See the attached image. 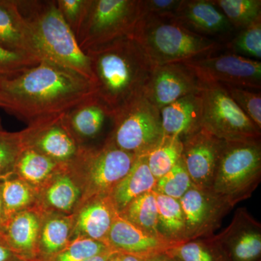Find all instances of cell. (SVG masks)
I'll return each mask as SVG.
<instances>
[{
  "mask_svg": "<svg viewBox=\"0 0 261 261\" xmlns=\"http://www.w3.org/2000/svg\"><path fill=\"white\" fill-rule=\"evenodd\" d=\"M201 35H217L231 32L227 18L209 0H182L173 18Z\"/></svg>",
  "mask_w": 261,
  "mask_h": 261,
  "instance_id": "20",
  "label": "cell"
},
{
  "mask_svg": "<svg viewBox=\"0 0 261 261\" xmlns=\"http://www.w3.org/2000/svg\"><path fill=\"white\" fill-rule=\"evenodd\" d=\"M258 261H261V260H258Z\"/></svg>",
  "mask_w": 261,
  "mask_h": 261,
  "instance_id": "49",
  "label": "cell"
},
{
  "mask_svg": "<svg viewBox=\"0 0 261 261\" xmlns=\"http://www.w3.org/2000/svg\"><path fill=\"white\" fill-rule=\"evenodd\" d=\"M224 86L239 108L261 130L260 90L237 86Z\"/></svg>",
  "mask_w": 261,
  "mask_h": 261,
  "instance_id": "37",
  "label": "cell"
},
{
  "mask_svg": "<svg viewBox=\"0 0 261 261\" xmlns=\"http://www.w3.org/2000/svg\"><path fill=\"white\" fill-rule=\"evenodd\" d=\"M132 37L153 67L210 56L221 47L214 39L194 32L171 18L144 16Z\"/></svg>",
  "mask_w": 261,
  "mask_h": 261,
  "instance_id": "4",
  "label": "cell"
},
{
  "mask_svg": "<svg viewBox=\"0 0 261 261\" xmlns=\"http://www.w3.org/2000/svg\"><path fill=\"white\" fill-rule=\"evenodd\" d=\"M145 261H179L176 257H173V255H170L167 251L162 252V253L157 254V255H153L147 257L145 259Z\"/></svg>",
  "mask_w": 261,
  "mask_h": 261,
  "instance_id": "42",
  "label": "cell"
},
{
  "mask_svg": "<svg viewBox=\"0 0 261 261\" xmlns=\"http://www.w3.org/2000/svg\"><path fill=\"white\" fill-rule=\"evenodd\" d=\"M71 226V221L68 218H49L40 231L38 254L41 255V258L36 261H44L61 251L69 243Z\"/></svg>",
  "mask_w": 261,
  "mask_h": 261,
  "instance_id": "27",
  "label": "cell"
},
{
  "mask_svg": "<svg viewBox=\"0 0 261 261\" xmlns=\"http://www.w3.org/2000/svg\"><path fill=\"white\" fill-rule=\"evenodd\" d=\"M119 252L120 261H145L146 258L130 255V254Z\"/></svg>",
  "mask_w": 261,
  "mask_h": 261,
  "instance_id": "44",
  "label": "cell"
},
{
  "mask_svg": "<svg viewBox=\"0 0 261 261\" xmlns=\"http://www.w3.org/2000/svg\"><path fill=\"white\" fill-rule=\"evenodd\" d=\"M167 252L179 261H231L214 235L178 244Z\"/></svg>",
  "mask_w": 261,
  "mask_h": 261,
  "instance_id": "29",
  "label": "cell"
},
{
  "mask_svg": "<svg viewBox=\"0 0 261 261\" xmlns=\"http://www.w3.org/2000/svg\"><path fill=\"white\" fill-rule=\"evenodd\" d=\"M118 215L147 232L163 238L159 229L157 202L154 190L136 198Z\"/></svg>",
  "mask_w": 261,
  "mask_h": 261,
  "instance_id": "28",
  "label": "cell"
},
{
  "mask_svg": "<svg viewBox=\"0 0 261 261\" xmlns=\"http://www.w3.org/2000/svg\"><path fill=\"white\" fill-rule=\"evenodd\" d=\"M155 197L161 236L176 245L185 243V219L179 200L157 192Z\"/></svg>",
  "mask_w": 261,
  "mask_h": 261,
  "instance_id": "26",
  "label": "cell"
},
{
  "mask_svg": "<svg viewBox=\"0 0 261 261\" xmlns=\"http://www.w3.org/2000/svg\"><path fill=\"white\" fill-rule=\"evenodd\" d=\"M65 166L35 149L24 147L15 163L13 173L31 187L39 186L47 183Z\"/></svg>",
  "mask_w": 261,
  "mask_h": 261,
  "instance_id": "25",
  "label": "cell"
},
{
  "mask_svg": "<svg viewBox=\"0 0 261 261\" xmlns=\"http://www.w3.org/2000/svg\"><path fill=\"white\" fill-rule=\"evenodd\" d=\"M185 219V242L214 235L232 209L211 189L192 186L179 200Z\"/></svg>",
  "mask_w": 261,
  "mask_h": 261,
  "instance_id": "12",
  "label": "cell"
},
{
  "mask_svg": "<svg viewBox=\"0 0 261 261\" xmlns=\"http://www.w3.org/2000/svg\"><path fill=\"white\" fill-rule=\"evenodd\" d=\"M96 94L113 114L140 95L153 65L133 37H126L86 51Z\"/></svg>",
  "mask_w": 261,
  "mask_h": 261,
  "instance_id": "2",
  "label": "cell"
},
{
  "mask_svg": "<svg viewBox=\"0 0 261 261\" xmlns=\"http://www.w3.org/2000/svg\"><path fill=\"white\" fill-rule=\"evenodd\" d=\"M112 252L113 251H111L107 252V253L102 254V255H98V256L92 257V258L86 261H108V257L111 255V252Z\"/></svg>",
  "mask_w": 261,
  "mask_h": 261,
  "instance_id": "45",
  "label": "cell"
},
{
  "mask_svg": "<svg viewBox=\"0 0 261 261\" xmlns=\"http://www.w3.org/2000/svg\"><path fill=\"white\" fill-rule=\"evenodd\" d=\"M163 136L161 111L142 94L115 113L107 138L122 150L141 157L147 155Z\"/></svg>",
  "mask_w": 261,
  "mask_h": 261,
  "instance_id": "8",
  "label": "cell"
},
{
  "mask_svg": "<svg viewBox=\"0 0 261 261\" xmlns=\"http://www.w3.org/2000/svg\"><path fill=\"white\" fill-rule=\"evenodd\" d=\"M17 261H29V260H17ZM31 261H34V260H31Z\"/></svg>",
  "mask_w": 261,
  "mask_h": 261,
  "instance_id": "48",
  "label": "cell"
},
{
  "mask_svg": "<svg viewBox=\"0 0 261 261\" xmlns=\"http://www.w3.org/2000/svg\"><path fill=\"white\" fill-rule=\"evenodd\" d=\"M40 231L38 215L25 210L8 220L3 235L10 247L24 260L37 256Z\"/></svg>",
  "mask_w": 261,
  "mask_h": 261,
  "instance_id": "22",
  "label": "cell"
},
{
  "mask_svg": "<svg viewBox=\"0 0 261 261\" xmlns=\"http://www.w3.org/2000/svg\"><path fill=\"white\" fill-rule=\"evenodd\" d=\"M260 181V139L226 142L211 190L233 208L250 198Z\"/></svg>",
  "mask_w": 261,
  "mask_h": 261,
  "instance_id": "5",
  "label": "cell"
},
{
  "mask_svg": "<svg viewBox=\"0 0 261 261\" xmlns=\"http://www.w3.org/2000/svg\"><path fill=\"white\" fill-rule=\"evenodd\" d=\"M193 186L182 159L156 182L154 191L179 200Z\"/></svg>",
  "mask_w": 261,
  "mask_h": 261,
  "instance_id": "34",
  "label": "cell"
},
{
  "mask_svg": "<svg viewBox=\"0 0 261 261\" xmlns=\"http://www.w3.org/2000/svg\"><path fill=\"white\" fill-rule=\"evenodd\" d=\"M45 61L61 65L94 82L88 56L63 18L56 0H17Z\"/></svg>",
  "mask_w": 261,
  "mask_h": 261,
  "instance_id": "3",
  "label": "cell"
},
{
  "mask_svg": "<svg viewBox=\"0 0 261 261\" xmlns=\"http://www.w3.org/2000/svg\"><path fill=\"white\" fill-rule=\"evenodd\" d=\"M136 159L108 138L102 145L81 149L69 168L75 177H82L84 202L109 195L130 171Z\"/></svg>",
  "mask_w": 261,
  "mask_h": 261,
  "instance_id": "7",
  "label": "cell"
},
{
  "mask_svg": "<svg viewBox=\"0 0 261 261\" xmlns=\"http://www.w3.org/2000/svg\"><path fill=\"white\" fill-rule=\"evenodd\" d=\"M23 260L10 247L5 240L3 233H0V261H17Z\"/></svg>",
  "mask_w": 261,
  "mask_h": 261,
  "instance_id": "41",
  "label": "cell"
},
{
  "mask_svg": "<svg viewBox=\"0 0 261 261\" xmlns=\"http://www.w3.org/2000/svg\"><path fill=\"white\" fill-rule=\"evenodd\" d=\"M232 28H246L261 18L260 0H213Z\"/></svg>",
  "mask_w": 261,
  "mask_h": 261,
  "instance_id": "32",
  "label": "cell"
},
{
  "mask_svg": "<svg viewBox=\"0 0 261 261\" xmlns=\"http://www.w3.org/2000/svg\"><path fill=\"white\" fill-rule=\"evenodd\" d=\"M183 141L176 137L163 136L148 154L146 155L147 163L156 180L159 179L181 159Z\"/></svg>",
  "mask_w": 261,
  "mask_h": 261,
  "instance_id": "31",
  "label": "cell"
},
{
  "mask_svg": "<svg viewBox=\"0 0 261 261\" xmlns=\"http://www.w3.org/2000/svg\"><path fill=\"white\" fill-rule=\"evenodd\" d=\"M106 244L113 251L143 258L166 252L176 245L165 238L155 236L135 226L118 214L113 220Z\"/></svg>",
  "mask_w": 261,
  "mask_h": 261,
  "instance_id": "17",
  "label": "cell"
},
{
  "mask_svg": "<svg viewBox=\"0 0 261 261\" xmlns=\"http://www.w3.org/2000/svg\"><path fill=\"white\" fill-rule=\"evenodd\" d=\"M63 115L44 117L29 123L20 132L23 147L35 149L60 164L73 163L82 148L65 124Z\"/></svg>",
  "mask_w": 261,
  "mask_h": 261,
  "instance_id": "11",
  "label": "cell"
},
{
  "mask_svg": "<svg viewBox=\"0 0 261 261\" xmlns=\"http://www.w3.org/2000/svg\"><path fill=\"white\" fill-rule=\"evenodd\" d=\"M183 64L202 85L221 84L261 89V63L233 53L207 56Z\"/></svg>",
  "mask_w": 261,
  "mask_h": 261,
  "instance_id": "10",
  "label": "cell"
},
{
  "mask_svg": "<svg viewBox=\"0 0 261 261\" xmlns=\"http://www.w3.org/2000/svg\"><path fill=\"white\" fill-rule=\"evenodd\" d=\"M0 45L8 50L45 61L17 0H0Z\"/></svg>",
  "mask_w": 261,
  "mask_h": 261,
  "instance_id": "18",
  "label": "cell"
},
{
  "mask_svg": "<svg viewBox=\"0 0 261 261\" xmlns=\"http://www.w3.org/2000/svg\"><path fill=\"white\" fill-rule=\"evenodd\" d=\"M202 88L203 85L183 63H169L153 67L142 94L161 110Z\"/></svg>",
  "mask_w": 261,
  "mask_h": 261,
  "instance_id": "14",
  "label": "cell"
},
{
  "mask_svg": "<svg viewBox=\"0 0 261 261\" xmlns=\"http://www.w3.org/2000/svg\"><path fill=\"white\" fill-rule=\"evenodd\" d=\"M143 0H89L76 39L84 53L133 36L145 16Z\"/></svg>",
  "mask_w": 261,
  "mask_h": 261,
  "instance_id": "6",
  "label": "cell"
},
{
  "mask_svg": "<svg viewBox=\"0 0 261 261\" xmlns=\"http://www.w3.org/2000/svg\"><path fill=\"white\" fill-rule=\"evenodd\" d=\"M56 3L65 23L76 38L87 15L89 0H56Z\"/></svg>",
  "mask_w": 261,
  "mask_h": 261,
  "instance_id": "39",
  "label": "cell"
},
{
  "mask_svg": "<svg viewBox=\"0 0 261 261\" xmlns=\"http://www.w3.org/2000/svg\"><path fill=\"white\" fill-rule=\"evenodd\" d=\"M225 145L202 128L183 140L181 159L194 186L211 189Z\"/></svg>",
  "mask_w": 261,
  "mask_h": 261,
  "instance_id": "13",
  "label": "cell"
},
{
  "mask_svg": "<svg viewBox=\"0 0 261 261\" xmlns=\"http://www.w3.org/2000/svg\"><path fill=\"white\" fill-rule=\"evenodd\" d=\"M182 0H143L145 16L173 18Z\"/></svg>",
  "mask_w": 261,
  "mask_h": 261,
  "instance_id": "40",
  "label": "cell"
},
{
  "mask_svg": "<svg viewBox=\"0 0 261 261\" xmlns=\"http://www.w3.org/2000/svg\"><path fill=\"white\" fill-rule=\"evenodd\" d=\"M113 251L106 243L86 238H75L59 252L44 261H86Z\"/></svg>",
  "mask_w": 261,
  "mask_h": 261,
  "instance_id": "33",
  "label": "cell"
},
{
  "mask_svg": "<svg viewBox=\"0 0 261 261\" xmlns=\"http://www.w3.org/2000/svg\"><path fill=\"white\" fill-rule=\"evenodd\" d=\"M0 194L8 221L15 214L24 211L34 200L32 187L14 173L0 179Z\"/></svg>",
  "mask_w": 261,
  "mask_h": 261,
  "instance_id": "30",
  "label": "cell"
},
{
  "mask_svg": "<svg viewBox=\"0 0 261 261\" xmlns=\"http://www.w3.org/2000/svg\"><path fill=\"white\" fill-rule=\"evenodd\" d=\"M82 190L73 178L69 164L65 165L46 183L44 203L50 208L63 213L71 212L82 200Z\"/></svg>",
  "mask_w": 261,
  "mask_h": 261,
  "instance_id": "24",
  "label": "cell"
},
{
  "mask_svg": "<svg viewBox=\"0 0 261 261\" xmlns=\"http://www.w3.org/2000/svg\"><path fill=\"white\" fill-rule=\"evenodd\" d=\"M117 214L109 195L86 201L77 215L73 233L77 238L92 239L106 244L108 232Z\"/></svg>",
  "mask_w": 261,
  "mask_h": 261,
  "instance_id": "21",
  "label": "cell"
},
{
  "mask_svg": "<svg viewBox=\"0 0 261 261\" xmlns=\"http://www.w3.org/2000/svg\"><path fill=\"white\" fill-rule=\"evenodd\" d=\"M23 147L20 132L0 130V179L14 173L15 163Z\"/></svg>",
  "mask_w": 261,
  "mask_h": 261,
  "instance_id": "36",
  "label": "cell"
},
{
  "mask_svg": "<svg viewBox=\"0 0 261 261\" xmlns=\"http://www.w3.org/2000/svg\"><path fill=\"white\" fill-rule=\"evenodd\" d=\"M96 92L92 80L48 61L0 77V108L29 123L67 112Z\"/></svg>",
  "mask_w": 261,
  "mask_h": 261,
  "instance_id": "1",
  "label": "cell"
},
{
  "mask_svg": "<svg viewBox=\"0 0 261 261\" xmlns=\"http://www.w3.org/2000/svg\"><path fill=\"white\" fill-rule=\"evenodd\" d=\"M201 92L185 96L160 110L163 135L183 141L202 128Z\"/></svg>",
  "mask_w": 261,
  "mask_h": 261,
  "instance_id": "19",
  "label": "cell"
},
{
  "mask_svg": "<svg viewBox=\"0 0 261 261\" xmlns=\"http://www.w3.org/2000/svg\"><path fill=\"white\" fill-rule=\"evenodd\" d=\"M202 128L225 141L260 139V130L239 108L221 84H205L202 89Z\"/></svg>",
  "mask_w": 261,
  "mask_h": 261,
  "instance_id": "9",
  "label": "cell"
},
{
  "mask_svg": "<svg viewBox=\"0 0 261 261\" xmlns=\"http://www.w3.org/2000/svg\"><path fill=\"white\" fill-rule=\"evenodd\" d=\"M7 221H8V220H7L6 216H5L3 202H2L1 194H0V233H3V231H4Z\"/></svg>",
  "mask_w": 261,
  "mask_h": 261,
  "instance_id": "43",
  "label": "cell"
},
{
  "mask_svg": "<svg viewBox=\"0 0 261 261\" xmlns=\"http://www.w3.org/2000/svg\"><path fill=\"white\" fill-rule=\"evenodd\" d=\"M0 130H3V126H2L1 118H0Z\"/></svg>",
  "mask_w": 261,
  "mask_h": 261,
  "instance_id": "47",
  "label": "cell"
},
{
  "mask_svg": "<svg viewBox=\"0 0 261 261\" xmlns=\"http://www.w3.org/2000/svg\"><path fill=\"white\" fill-rule=\"evenodd\" d=\"M231 261H258L261 224L245 207H240L229 225L214 235Z\"/></svg>",
  "mask_w": 261,
  "mask_h": 261,
  "instance_id": "15",
  "label": "cell"
},
{
  "mask_svg": "<svg viewBox=\"0 0 261 261\" xmlns=\"http://www.w3.org/2000/svg\"><path fill=\"white\" fill-rule=\"evenodd\" d=\"M157 180L151 173L146 156L137 157L130 171L109 195L115 209L120 214L140 196L153 191Z\"/></svg>",
  "mask_w": 261,
  "mask_h": 261,
  "instance_id": "23",
  "label": "cell"
},
{
  "mask_svg": "<svg viewBox=\"0 0 261 261\" xmlns=\"http://www.w3.org/2000/svg\"><path fill=\"white\" fill-rule=\"evenodd\" d=\"M39 62L33 57L8 50L0 45V77L15 76Z\"/></svg>",
  "mask_w": 261,
  "mask_h": 261,
  "instance_id": "38",
  "label": "cell"
},
{
  "mask_svg": "<svg viewBox=\"0 0 261 261\" xmlns=\"http://www.w3.org/2000/svg\"><path fill=\"white\" fill-rule=\"evenodd\" d=\"M231 53L258 61L261 58V18L257 19L227 44Z\"/></svg>",
  "mask_w": 261,
  "mask_h": 261,
  "instance_id": "35",
  "label": "cell"
},
{
  "mask_svg": "<svg viewBox=\"0 0 261 261\" xmlns=\"http://www.w3.org/2000/svg\"><path fill=\"white\" fill-rule=\"evenodd\" d=\"M65 124L81 148L92 147L106 129L113 123L114 114L97 94L86 98L64 113Z\"/></svg>",
  "mask_w": 261,
  "mask_h": 261,
  "instance_id": "16",
  "label": "cell"
},
{
  "mask_svg": "<svg viewBox=\"0 0 261 261\" xmlns=\"http://www.w3.org/2000/svg\"><path fill=\"white\" fill-rule=\"evenodd\" d=\"M108 261H120L119 252L116 251L111 252Z\"/></svg>",
  "mask_w": 261,
  "mask_h": 261,
  "instance_id": "46",
  "label": "cell"
}]
</instances>
